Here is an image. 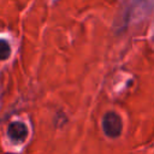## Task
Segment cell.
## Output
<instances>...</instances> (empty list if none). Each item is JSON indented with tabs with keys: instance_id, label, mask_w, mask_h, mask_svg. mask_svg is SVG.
<instances>
[{
	"instance_id": "1",
	"label": "cell",
	"mask_w": 154,
	"mask_h": 154,
	"mask_svg": "<svg viewBox=\"0 0 154 154\" xmlns=\"http://www.w3.org/2000/svg\"><path fill=\"white\" fill-rule=\"evenodd\" d=\"M102 130L109 138H117L123 131V120L118 113L109 111L102 118Z\"/></svg>"
},
{
	"instance_id": "2",
	"label": "cell",
	"mask_w": 154,
	"mask_h": 154,
	"mask_svg": "<svg viewBox=\"0 0 154 154\" xmlns=\"http://www.w3.org/2000/svg\"><path fill=\"white\" fill-rule=\"evenodd\" d=\"M28 134H29L28 126L25 125V123L19 120L10 123L7 128V135L10 140L13 142H24L28 137Z\"/></svg>"
},
{
	"instance_id": "3",
	"label": "cell",
	"mask_w": 154,
	"mask_h": 154,
	"mask_svg": "<svg viewBox=\"0 0 154 154\" xmlns=\"http://www.w3.org/2000/svg\"><path fill=\"white\" fill-rule=\"evenodd\" d=\"M10 55H11L10 42L6 38L0 37V60H6L10 58Z\"/></svg>"
}]
</instances>
